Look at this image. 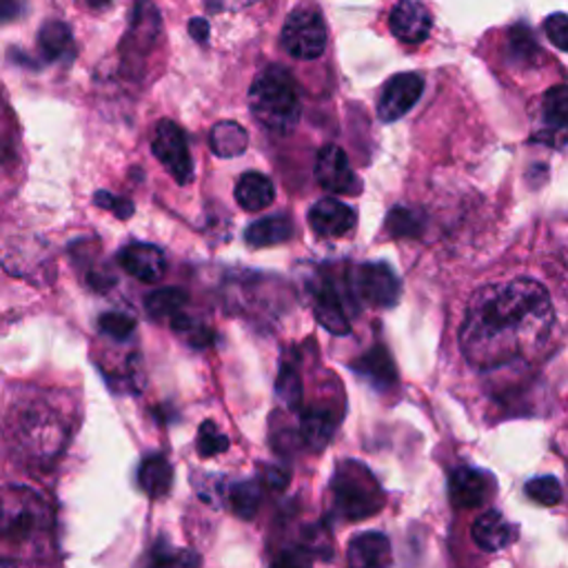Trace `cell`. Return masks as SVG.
Masks as SVG:
<instances>
[{
    "mask_svg": "<svg viewBox=\"0 0 568 568\" xmlns=\"http://www.w3.org/2000/svg\"><path fill=\"white\" fill-rule=\"evenodd\" d=\"M314 312L318 323L333 336H346L351 331V323L346 316V308L342 295L333 287L331 280H325L314 291Z\"/></svg>",
    "mask_w": 568,
    "mask_h": 568,
    "instance_id": "16",
    "label": "cell"
},
{
    "mask_svg": "<svg viewBox=\"0 0 568 568\" xmlns=\"http://www.w3.org/2000/svg\"><path fill=\"white\" fill-rule=\"evenodd\" d=\"M272 568H314V566H312V553H308V551L302 548V546L287 548V551H282V553L274 559Z\"/></svg>",
    "mask_w": 568,
    "mask_h": 568,
    "instance_id": "37",
    "label": "cell"
},
{
    "mask_svg": "<svg viewBox=\"0 0 568 568\" xmlns=\"http://www.w3.org/2000/svg\"><path fill=\"white\" fill-rule=\"evenodd\" d=\"M568 136V87L559 85L546 91L542 102V131L538 140L555 144L559 138Z\"/></svg>",
    "mask_w": 568,
    "mask_h": 568,
    "instance_id": "17",
    "label": "cell"
},
{
    "mask_svg": "<svg viewBox=\"0 0 568 568\" xmlns=\"http://www.w3.org/2000/svg\"><path fill=\"white\" fill-rule=\"evenodd\" d=\"M449 493L457 508H478L493 497L495 478L482 469L462 467L453 471L449 480Z\"/></svg>",
    "mask_w": 568,
    "mask_h": 568,
    "instance_id": "11",
    "label": "cell"
},
{
    "mask_svg": "<svg viewBox=\"0 0 568 568\" xmlns=\"http://www.w3.org/2000/svg\"><path fill=\"white\" fill-rule=\"evenodd\" d=\"M474 540L480 548L495 553L506 548L515 540V527L504 518L500 510H487L474 525Z\"/></svg>",
    "mask_w": 568,
    "mask_h": 568,
    "instance_id": "19",
    "label": "cell"
},
{
    "mask_svg": "<svg viewBox=\"0 0 568 568\" xmlns=\"http://www.w3.org/2000/svg\"><path fill=\"white\" fill-rule=\"evenodd\" d=\"M189 34L198 40V42H204L206 36H210V23H206L204 18H193L189 23Z\"/></svg>",
    "mask_w": 568,
    "mask_h": 568,
    "instance_id": "42",
    "label": "cell"
},
{
    "mask_svg": "<svg viewBox=\"0 0 568 568\" xmlns=\"http://www.w3.org/2000/svg\"><path fill=\"white\" fill-rule=\"evenodd\" d=\"M555 323L546 289L535 280L487 285L471 298L459 346L476 369H497L529 359L548 340Z\"/></svg>",
    "mask_w": 568,
    "mask_h": 568,
    "instance_id": "1",
    "label": "cell"
},
{
    "mask_svg": "<svg viewBox=\"0 0 568 568\" xmlns=\"http://www.w3.org/2000/svg\"><path fill=\"white\" fill-rule=\"evenodd\" d=\"M351 285L359 300L378 308L395 306L400 300V280L384 263H367L355 267Z\"/></svg>",
    "mask_w": 568,
    "mask_h": 568,
    "instance_id": "8",
    "label": "cell"
},
{
    "mask_svg": "<svg viewBox=\"0 0 568 568\" xmlns=\"http://www.w3.org/2000/svg\"><path fill=\"white\" fill-rule=\"evenodd\" d=\"M546 38L561 51H568V16L566 14H553L544 23Z\"/></svg>",
    "mask_w": 568,
    "mask_h": 568,
    "instance_id": "36",
    "label": "cell"
},
{
    "mask_svg": "<svg viewBox=\"0 0 568 568\" xmlns=\"http://www.w3.org/2000/svg\"><path fill=\"white\" fill-rule=\"evenodd\" d=\"M527 495L542 506H555L561 500V487L555 478L542 476L527 482Z\"/></svg>",
    "mask_w": 568,
    "mask_h": 568,
    "instance_id": "33",
    "label": "cell"
},
{
    "mask_svg": "<svg viewBox=\"0 0 568 568\" xmlns=\"http://www.w3.org/2000/svg\"><path fill=\"white\" fill-rule=\"evenodd\" d=\"M93 202L98 206H102V210L116 214L121 220H127V218L134 216V202H129L125 198H118V195H112L110 191H98L93 195Z\"/></svg>",
    "mask_w": 568,
    "mask_h": 568,
    "instance_id": "35",
    "label": "cell"
},
{
    "mask_svg": "<svg viewBox=\"0 0 568 568\" xmlns=\"http://www.w3.org/2000/svg\"><path fill=\"white\" fill-rule=\"evenodd\" d=\"M387 227L393 236H416L418 233V220L406 210H395L391 212Z\"/></svg>",
    "mask_w": 568,
    "mask_h": 568,
    "instance_id": "38",
    "label": "cell"
},
{
    "mask_svg": "<svg viewBox=\"0 0 568 568\" xmlns=\"http://www.w3.org/2000/svg\"><path fill=\"white\" fill-rule=\"evenodd\" d=\"M333 510L342 520L357 522L380 513L384 506V493L374 474L355 459H344L336 467L331 480Z\"/></svg>",
    "mask_w": 568,
    "mask_h": 568,
    "instance_id": "3",
    "label": "cell"
},
{
    "mask_svg": "<svg viewBox=\"0 0 568 568\" xmlns=\"http://www.w3.org/2000/svg\"><path fill=\"white\" fill-rule=\"evenodd\" d=\"M118 265L142 282H159L167 272L165 253L147 242H131L118 251Z\"/></svg>",
    "mask_w": 568,
    "mask_h": 568,
    "instance_id": "12",
    "label": "cell"
},
{
    "mask_svg": "<svg viewBox=\"0 0 568 568\" xmlns=\"http://www.w3.org/2000/svg\"><path fill=\"white\" fill-rule=\"evenodd\" d=\"M431 14L418 0H400L393 8L389 27L393 36L406 45H420L431 34Z\"/></svg>",
    "mask_w": 568,
    "mask_h": 568,
    "instance_id": "13",
    "label": "cell"
},
{
    "mask_svg": "<svg viewBox=\"0 0 568 568\" xmlns=\"http://www.w3.org/2000/svg\"><path fill=\"white\" fill-rule=\"evenodd\" d=\"M280 42L289 56L298 61L320 59L327 49V25L316 10H295L289 14Z\"/></svg>",
    "mask_w": 568,
    "mask_h": 568,
    "instance_id": "6",
    "label": "cell"
},
{
    "mask_svg": "<svg viewBox=\"0 0 568 568\" xmlns=\"http://www.w3.org/2000/svg\"><path fill=\"white\" fill-rule=\"evenodd\" d=\"M23 14V0H0V23H14Z\"/></svg>",
    "mask_w": 568,
    "mask_h": 568,
    "instance_id": "41",
    "label": "cell"
},
{
    "mask_svg": "<svg viewBox=\"0 0 568 568\" xmlns=\"http://www.w3.org/2000/svg\"><path fill=\"white\" fill-rule=\"evenodd\" d=\"M38 49L45 61H61L72 49V29L61 21L45 23L38 36Z\"/></svg>",
    "mask_w": 568,
    "mask_h": 568,
    "instance_id": "25",
    "label": "cell"
},
{
    "mask_svg": "<svg viewBox=\"0 0 568 568\" xmlns=\"http://www.w3.org/2000/svg\"><path fill=\"white\" fill-rule=\"evenodd\" d=\"M147 568H200V557L189 548L159 544L153 548Z\"/></svg>",
    "mask_w": 568,
    "mask_h": 568,
    "instance_id": "29",
    "label": "cell"
},
{
    "mask_svg": "<svg viewBox=\"0 0 568 568\" xmlns=\"http://www.w3.org/2000/svg\"><path fill=\"white\" fill-rule=\"evenodd\" d=\"M274 198H276V187L263 174L249 172L236 185V200L244 212H263L274 202Z\"/></svg>",
    "mask_w": 568,
    "mask_h": 568,
    "instance_id": "21",
    "label": "cell"
},
{
    "mask_svg": "<svg viewBox=\"0 0 568 568\" xmlns=\"http://www.w3.org/2000/svg\"><path fill=\"white\" fill-rule=\"evenodd\" d=\"M349 568H389L391 566V542L387 535L369 531L351 540L346 551Z\"/></svg>",
    "mask_w": 568,
    "mask_h": 568,
    "instance_id": "15",
    "label": "cell"
},
{
    "mask_svg": "<svg viewBox=\"0 0 568 568\" xmlns=\"http://www.w3.org/2000/svg\"><path fill=\"white\" fill-rule=\"evenodd\" d=\"M276 395L291 411L300 408V404H302V380H300L298 365L293 363V359H282L278 378H276Z\"/></svg>",
    "mask_w": 568,
    "mask_h": 568,
    "instance_id": "27",
    "label": "cell"
},
{
    "mask_svg": "<svg viewBox=\"0 0 568 568\" xmlns=\"http://www.w3.org/2000/svg\"><path fill=\"white\" fill-rule=\"evenodd\" d=\"M98 327L100 331L118 340V342H125L134 336L136 331V320L127 314H121V312H114V314H102L100 320H98Z\"/></svg>",
    "mask_w": 568,
    "mask_h": 568,
    "instance_id": "32",
    "label": "cell"
},
{
    "mask_svg": "<svg viewBox=\"0 0 568 568\" xmlns=\"http://www.w3.org/2000/svg\"><path fill=\"white\" fill-rule=\"evenodd\" d=\"M161 36V14L153 5V0H136L129 29L121 45V59L123 67L129 74H138L151 54V49L156 47Z\"/></svg>",
    "mask_w": 568,
    "mask_h": 568,
    "instance_id": "5",
    "label": "cell"
},
{
    "mask_svg": "<svg viewBox=\"0 0 568 568\" xmlns=\"http://www.w3.org/2000/svg\"><path fill=\"white\" fill-rule=\"evenodd\" d=\"M87 3H89L91 8H108V5L112 3V0H87Z\"/></svg>",
    "mask_w": 568,
    "mask_h": 568,
    "instance_id": "43",
    "label": "cell"
},
{
    "mask_svg": "<svg viewBox=\"0 0 568 568\" xmlns=\"http://www.w3.org/2000/svg\"><path fill=\"white\" fill-rule=\"evenodd\" d=\"M251 116L267 131L287 136L300 121V96L293 76L280 67H267L249 89Z\"/></svg>",
    "mask_w": 568,
    "mask_h": 568,
    "instance_id": "2",
    "label": "cell"
},
{
    "mask_svg": "<svg viewBox=\"0 0 568 568\" xmlns=\"http://www.w3.org/2000/svg\"><path fill=\"white\" fill-rule=\"evenodd\" d=\"M316 180L329 193L340 195H355L363 189L355 172L351 169L346 153L338 144H327L320 149L316 159Z\"/></svg>",
    "mask_w": 568,
    "mask_h": 568,
    "instance_id": "10",
    "label": "cell"
},
{
    "mask_svg": "<svg viewBox=\"0 0 568 568\" xmlns=\"http://www.w3.org/2000/svg\"><path fill=\"white\" fill-rule=\"evenodd\" d=\"M229 500H231V508H233L238 518L253 520L257 508H261V502H263V489L257 482L247 480V482H240L231 489Z\"/></svg>",
    "mask_w": 568,
    "mask_h": 568,
    "instance_id": "28",
    "label": "cell"
},
{
    "mask_svg": "<svg viewBox=\"0 0 568 568\" xmlns=\"http://www.w3.org/2000/svg\"><path fill=\"white\" fill-rule=\"evenodd\" d=\"M0 568H18V566L12 564V561H3V559H0Z\"/></svg>",
    "mask_w": 568,
    "mask_h": 568,
    "instance_id": "44",
    "label": "cell"
},
{
    "mask_svg": "<svg viewBox=\"0 0 568 568\" xmlns=\"http://www.w3.org/2000/svg\"><path fill=\"white\" fill-rule=\"evenodd\" d=\"M195 446H198L200 457H214V455H218V453H227L229 446H231V442H229V438H227L223 431H218L216 422L204 420V422L200 425V429H198Z\"/></svg>",
    "mask_w": 568,
    "mask_h": 568,
    "instance_id": "31",
    "label": "cell"
},
{
    "mask_svg": "<svg viewBox=\"0 0 568 568\" xmlns=\"http://www.w3.org/2000/svg\"><path fill=\"white\" fill-rule=\"evenodd\" d=\"M508 51L515 56V61H527V63H531L540 54L535 40L531 38V34L525 27H515L510 31Z\"/></svg>",
    "mask_w": 568,
    "mask_h": 568,
    "instance_id": "34",
    "label": "cell"
},
{
    "mask_svg": "<svg viewBox=\"0 0 568 568\" xmlns=\"http://www.w3.org/2000/svg\"><path fill=\"white\" fill-rule=\"evenodd\" d=\"M151 151L178 185L191 182L193 163L187 147V136L174 121H161L156 125L151 134Z\"/></svg>",
    "mask_w": 568,
    "mask_h": 568,
    "instance_id": "7",
    "label": "cell"
},
{
    "mask_svg": "<svg viewBox=\"0 0 568 568\" xmlns=\"http://www.w3.org/2000/svg\"><path fill=\"white\" fill-rule=\"evenodd\" d=\"M172 329H174L187 344H191L193 349H206V346L212 344V340H214V331H212L210 327H204L202 323L193 320L191 316H187V314H182V312L172 318Z\"/></svg>",
    "mask_w": 568,
    "mask_h": 568,
    "instance_id": "30",
    "label": "cell"
},
{
    "mask_svg": "<svg viewBox=\"0 0 568 568\" xmlns=\"http://www.w3.org/2000/svg\"><path fill=\"white\" fill-rule=\"evenodd\" d=\"M355 212L336 198L318 200L308 212V225L323 238H342L355 227Z\"/></svg>",
    "mask_w": 568,
    "mask_h": 568,
    "instance_id": "14",
    "label": "cell"
},
{
    "mask_svg": "<svg viewBox=\"0 0 568 568\" xmlns=\"http://www.w3.org/2000/svg\"><path fill=\"white\" fill-rule=\"evenodd\" d=\"M189 302V293L185 289H178V287H167V289H159L153 291L144 298V308L147 314L159 318V320H165V318H174L180 314V308Z\"/></svg>",
    "mask_w": 568,
    "mask_h": 568,
    "instance_id": "26",
    "label": "cell"
},
{
    "mask_svg": "<svg viewBox=\"0 0 568 568\" xmlns=\"http://www.w3.org/2000/svg\"><path fill=\"white\" fill-rule=\"evenodd\" d=\"M255 0H204V5L212 12H238L249 5H253Z\"/></svg>",
    "mask_w": 568,
    "mask_h": 568,
    "instance_id": "40",
    "label": "cell"
},
{
    "mask_svg": "<svg viewBox=\"0 0 568 568\" xmlns=\"http://www.w3.org/2000/svg\"><path fill=\"white\" fill-rule=\"evenodd\" d=\"M293 236V223L289 216H269L261 218L257 223L249 225L244 231V240L249 247L263 249V247H274L282 244Z\"/></svg>",
    "mask_w": 568,
    "mask_h": 568,
    "instance_id": "22",
    "label": "cell"
},
{
    "mask_svg": "<svg viewBox=\"0 0 568 568\" xmlns=\"http://www.w3.org/2000/svg\"><path fill=\"white\" fill-rule=\"evenodd\" d=\"M51 527V510L40 493L29 487L0 489V540L27 544Z\"/></svg>",
    "mask_w": 568,
    "mask_h": 568,
    "instance_id": "4",
    "label": "cell"
},
{
    "mask_svg": "<svg viewBox=\"0 0 568 568\" xmlns=\"http://www.w3.org/2000/svg\"><path fill=\"white\" fill-rule=\"evenodd\" d=\"M425 91V80L420 74H397L393 76L380 96L378 102V116L384 123H395L400 121L404 114H408L413 108H416V102L420 100Z\"/></svg>",
    "mask_w": 568,
    "mask_h": 568,
    "instance_id": "9",
    "label": "cell"
},
{
    "mask_svg": "<svg viewBox=\"0 0 568 568\" xmlns=\"http://www.w3.org/2000/svg\"><path fill=\"white\" fill-rule=\"evenodd\" d=\"M336 429H338V416L327 406L306 408L302 420H300L302 442L316 453H320L329 446Z\"/></svg>",
    "mask_w": 568,
    "mask_h": 568,
    "instance_id": "18",
    "label": "cell"
},
{
    "mask_svg": "<svg viewBox=\"0 0 568 568\" xmlns=\"http://www.w3.org/2000/svg\"><path fill=\"white\" fill-rule=\"evenodd\" d=\"M174 467L165 455H149L138 471V487L151 500H161L172 491Z\"/></svg>",
    "mask_w": 568,
    "mask_h": 568,
    "instance_id": "20",
    "label": "cell"
},
{
    "mask_svg": "<svg viewBox=\"0 0 568 568\" xmlns=\"http://www.w3.org/2000/svg\"><path fill=\"white\" fill-rule=\"evenodd\" d=\"M263 478H265V484H267L272 491H285V489L289 487V480H291L289 471L278 469V467H267V471L263 474Z\"/></svg>",
    "mask_w": 568,
    "mask_h": 568,
    "instance_id": "39",
    "label": "cell"
},
{
    "mask_svg": "<svg viewBox=\"0 0 568 568\" xmlns=\"http://www.w3.org/2000/svg\"><path fill=\"white\" fill-rule=\"evenodd\" d=\"M210 144L216 156L236 159V156H240V153H244V149L249 144V134L238 123L223 121L212 129Z\"/></svg>",
    "mask_w": 568,
    "mask_h": 568,
    "instance_id": "24",
    "label": "cell"
},
{
    "mask_svg": "<svg viewBox=\"0 0 568 568\" xmlns=\"http://www.w3.org/2000/svg\"><path fill=\"white\" fill-rule=\"evenodd\" d=\"M351 367H353V371H357L359 376H365L367 380H371L378 387H389V384L395 382L393 359L382 344H376L369 353H365L363 357L355 359Z\"/></svg>",
    "mask_w": 568,
    "mask_h": 568,
    "instance_id": "23",
    "label": "cell"
}]
</instances>
